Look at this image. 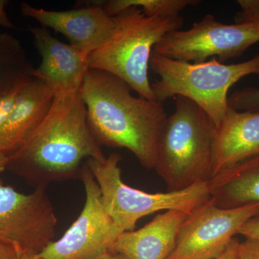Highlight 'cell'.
<instances>
[{
  "mask_svg": "<svg viewBox=\"0 0 259 259\" xmlns=\"http://www.w3.org/2000/svg\"><path fill=\"white\" fill-rule=\"evenodd\" d=\"M114 21L108 40L89 55L90 69L110 73L140 97L156 101L148 77L153 47L168 32L180 30L183 18H149L131 8L114 16Z\"/></svg>",
  "mask_w": 259,
  "mask_h": 259,
  "instance_id": "cell-5",
  "label": "cell"
},
{
  "mask_svg": "<svg viewBox=\"0 0 259 259\" xmlns=\"http://www.w3.org/2000/svg\"><path fill=\"white\" fill-rule=\"evenodd\" d=\"M131 90L110 73L89 70L80 90L88 126L100 146L126 148L143 166L153 168L166 113L162 103L134 97Z\"/></svg>",
  "mask_w": 259,
  "mask_h": 259,
  "instance_id": "cell-2",
  "label": "cell"
},
{
  "mask_svg": "<svg viewBox=\"0 0 259 259\" xmlns=\"http://www.w3.org/2000/svg\"><path fill=\"white\" fill-rule=\"evenodd\" d=\"M259 42V28L253 24H223L206 15L189 30L166 33L153 52L174 60L190 63L216 59L221 62L241 56Z\"/></svg>",
  "mask_w": 259,
  "mask_h": 259,
  "instance_id": "cell-7",
  "label": "cell"
},
{
  "mask_svg": "<svg viewBox=\"0 0 259 259\" xmlns=\"http://www.w3.org/2000/svg\"><path fill=\"white\" fill-rule=\"evenodd\" d=\"M22 253L18 247L0 241V259H20Z\"/></svg>",
  "mask_w": 259,
  "mask_h": 259,
  "instance_id": "cell-24",
  "label": "cell"
},
{
  "mask_svg": "<svg viewBox=\"0 0 259 259\" xmlns=\"http://www.w3.org/2000/svg\"><path fill=\"white\" fill-rule=\"evenodd\" d=\"M93 259H127L123 255L120 253H116L113 250H107L105 253H102L98 256L95 257Z\"/></svg>",
  "mask_w": 259,
  "mask_h": 259,
  "instance_id": "cell-27",
  "label": "cell"
},
{
  "mask_svg": "<svg viewBox=\"0 0 259 259\" xmlns=\"http://www.w3.org/2000/svg\"><path fill=\"white\" fill-rule=\"evenodd\" d=\"M188 214L165 211L137 231L121 233L112 250L127 259H166L176 246L181 227Z\"/></svg>",
  "mask_w": 259,
  "mask_h": 259,
  "instance_id": "cell-14",
  "label": "cell"
},
{
  "mask_svg": "<svg viewBox=\"0 0 259 259\" xmlns=\"http://www.w3.org/2000/svg\"><path fill=\"white\" fill-rule=\"evenodd\" d=\"M8 156L0 151V175L7 171V165H8Z\"/></svg>",
  "mask_w": 259,
  "mask_h": 259,
  "instance_id": "cell-28",
  "label": "cell"
},
{
  "mask_svg": "<svg viewBox=\"0 0 259 259\" xmlns=\"http://www.w3.org/2000/svg\"><path fill=\"white\" fill-rule=\"evenodd\" d=\"M20 11L23 16L36 20L42 28L62 34L71 45L88 55L108 40L115 26L114 17L107 14L99 1L66 11L47 10L22 3Z\"/></svg>",
  "mask_w": 259,
  "mask_h": 259,
  "instance_id": "cell-11",
  "label": "cell"
},
{
  "mask_svg": "<svg viewBox=\"0 0 259 259\" xmlns=\"http://www.w3.org/2000/svg\"><path fill=\"white\" fill-rule=\"evenodd\" d=\"M32 78L20 81L0 96V129L6 123L14 110L22 90Z\"/></svg>",
  "mask_w": 259,
  "mask_h": 259,
  "instance_id": "cell-20",
  "label": "cell"
},
{
  "mask_svg": "<svg viewBox=\"0 0 259 259\" xmlns=\"http://www.w3.org/2000/svg\"><path fill=\"white\" fill-rule=\"evenodd\" d=\"M240 242L236 238H233L231 244L221 256L215 259H238V249Z\"/></svg>",
  "mask_w": 259,
  "mask_h": 259,
  "instance_id": "cell-26",
  "label": "cell"
},
{
  "mask_svg": "<svg viewBox=\"0 0 259 259\" xmlns=\"http://www.w3.org/2000/svg\"><path fill=\"white\" fill-rule=\"evenodd\" d=\"M238 259H259V240L245 238L240 242Z\"/></svg>",
  "mask_w": 259,
  "mask_h": 259,
  "instance_id": "cell-22",
  "label": "cell"
},
{
  "mask_svg": "<svg viewBox=\"0 0 259 259\" xmlns=\"http://www.w3.org/2000/svg\"><path fill=\"white\" fill-rule=\"evenodd\" d=\"M208 185L211 197L221 208L259 203V153L218 174Z\"/></svg>",
  "mask_w": 259,
  "mask_h": 259,
  "instance_id": "cell-16",
  "label": "cell"
},
{
  "mask_svg": "<svg viewBox=\"0 0 259 259\" xmlns=\"http://www.w3.org/2000/svg\"><path fill=\"white\" fill-rule=\"evenodd\" d=\"M228 105L238 111L259 112V88L236 90L228 97Z\"/></svg>",
  "mask_w": 259,
  "mask_h": 259,
  "instance_id": "cell-19",
  "label": "cell"
},
{
  "mask_svg": "<svg viewBox=\"0 0 259 259\" xmlns=\"http://www.w3.org/2000/svg\"><path fill=\"white\" fill-rule=\"evenodd\" d=\"M150 69L159 76L151 84L156 102L186 97L204 110L217 127L229 107L231 87L248 75H259V54L244 62L226 64L216 59L199 63L174 60L153 51Z\"/></svg>",
  "mask_w": 259,
  "mask_h": 259,
  "instance_id": "cell-4",
  "label": "cell"
},
{
  "mask_svg": "<svg viewBox=\"0 0 259 259\" xmlns=\"http://www.w3.org/2000/svg\"><path fill=\"white\" fill-rule=\"evenodd\" d=\"M80 179L86 194L82 211L60 239L51 242L37 254L41 259H93L112 250L122 233L107 212L99 186L86 163Z\"/></svg>",
  "mask_w": 259,
  "mask_h": 259,
  "instance_id": "cell-10",
  "label": "cell"
},
{
  "mask_svg": "<svg viewBox=\"0 0 259 259\" xmlns=\"http://www.w3.org/2000/svg\"><path fill=\"white\" fill-rule=\"evenodd\" d=\"M20 259H41L36 253H26L23 252L20 255Z\"/></svg>",
  "mask_w": 259,
  "mask_h": 259,
  "instance_id": "cell-29",
  "label": "cell"
},
{
  "mask_svg": "<svg viewBox=\"0 0 259 259\" xmlns=\"http://www.w3.org/2000/svg\"><path fill=\"white\" fill-rule=\"evenodd\" d=\"M240 10L236 15V23H250L259 28V0H238Z\"/></svg>",
  "mask_w": 259,
  "mask_h": 259,
  "instance_id": "cell-21",
  "label": "cell"
},
{
  "mask_svg": "<svg viewBox=\"0 0 259 259\" xmlns=\"http://www.w3.org/2000/svg\"><path fill=\"white\" fill-rule=\"evenodd\" d=\"M258 153L259 112L238 111L228 107L216 129L213 177Z\"/></svg>",
  "mask_w": 259,
  "mask_h": 259,
  "instance_id": "cell-13",
  "label": "cell"
},
{
  "mask_svg": "<svg viewBox=\"0 0 259 259\" xmlns=\"http://www.w3.org/2000/svg\"><path fill=\"white\" fill-rule=\"evenodd\" d=\"M238 234L248 239L259 240V217L251 218L241 227Z\"/></svg>",
  "mask_w": 259,
  "mask_h": 259,
  "instance_id": "cell-23",
  "label": "cell"
},
{
  "mask_svg": "<svg viewBox=\"0 0 259 259\" xmlns=\"http://www.w3.org/2000/svg\"><path fill=\"white\" fill-rule=\"evenodd\" d=\"M34 69L20 40L0 32V96L20 81L33 77Z\"/></svg>",
  "mask_w": 259,
  "mask_h": 259,
  "instance_id": "cell-17",
  "label": "cell"
},
{
  "mask_svg": "<svg viewBox=\"0 0 259 259\" xmlns=\"http://www.w3.org/2000/svg\"><path fill=\"white\" fill-rule=\"evenodd\" d=\"M9 2L7 0H0V28L13 29L15 28L14 24L8 17L6 12V7Z\"/></svg>",
  "mask_w": 259,
  "mask_h": 259,
  "instance_id": "cell-25",
  "label": "cell"
},
{
  "mask_svg": "<svg viewBox=\"0 0 259 259\" xmlns=\"http://www.w3.org/2000/svg\"><path fill=\"white\" fill-rule=\"evenodd\" d=\"M80 90L56 93L41 123L8 156V171L35 189L47 188L80 178L84 159H106L89 127Z\"/></svg>",
  "mask_w": 259,
  "mask_h": 259,
  "instance_id": "cell-1",
  "label": "cell"
},
{
  "mask_svg": "<svg viewBox=\"0 0 259 259\" xmlns=\"http://www.w3.org/2000/svg\"><path fill=\"white\" fill-rule=\"evenodd\" d=\"M175 111L167 117L157 141L153 169L168 192L186 190L213 177L216 127L194 102L175 97Z\"/></svg>",
  "mask_w": 259,
  "mask_h": 259,
  "instance_id": "cell-3",
  "label": "cell"
},
{
  "mask_svg": "<svg viewBox=\"0 0 259 259\" xmlns=\"http://www.w3.org/2000/svg\"><path fill=\"white\" fill-rule=\"evenodd\" d=\"M57 223L47 188L24 194L0 180V241L38 254L54 241Z\"/></svg>",
  "mask_w": 259,
  "mask_h": 259,
  "instance_id": "cell-9",
  "label": "cell"
},
{
  "mask_svg": "<svg viewBox=\"0 0 259 259\" xmlns=\"http://www.w3.org/2000/svg\"><path fill=\"white\" fill-rule=\"evenodd\" d=\"M259 216V203L224 209L211 197L188 214L176 246L166 259H215L226 251L241 227Z\"/></svg>",
  "mask_w": 259,
  "mask_h": 259,
  "instance_id": "cell-8",
  "label": "cell"
},
{
  "mask_svg": "<svg viewBox=\"0 0 259 259\" xmlns=\"http://www.w3.org/2000/svg\"><path fill=\"white\" fill-rule=\"evenodd\" d=\"M55 95L50 86L37 78L27 83L0 129V151L9 156L23 145L49 113Z\"/></svg>",
  "mask_w": 259,
  "mask_h": 259,
  "instance_id": "cell-15",
  "label": "cell"
},
{
  "mask_svg": "<svg viewBox=\"0 0 259 259\" xmlns=\"http://www.w3.org/2000/svg\"><path fill=\"white\" fill-rule=\"evenodd\" d=\"M41 62L34 69L33 77L42 80L56 93L79 90L90 70L89 55L61 42L47 28L29 27Z\"/></svg>",
  "mask_w": 259,
  "mask_h": 259,
  "instance_id": "cell-12",
  "label": "cell"
},
{
  "mask_svg": "<svg viewBox=\"0 0 259 259\" xmlns=\"http://www.w3.org/2000/svg\"><path fill=\"white\" fill-rule=\"evenodd\" d=\"M120 155L112 153L103 161L87 160L101 192L109 215L122 233L134 231L141 218L158 211L180 210L190 214L211 198L208 182L186 190L148 193L124 183L119 163Z\"/></svg>",
  "mask_w": 259,
  "mask_h": 259,
  "instance_id": "cell-6",
  "label": "cell"
},
{
  "mask_svg": "<svg viewBox=\"0 0 259 259\" xmlns=\"http://www.w3.org/2000/svg\"><path fill=\"white\" fill-rule=\"evenodd\" d=\"M105 12L114 17L131 8H138L146 16L161 19L180 18V13L189 7L196 6L198 0H110L99 2Z\"/></svg>",
  "mask_w": 259,
  "mask_h": 259,
  "instance_id": "cell-18",
  "label": "cell"
}]
</instances>
